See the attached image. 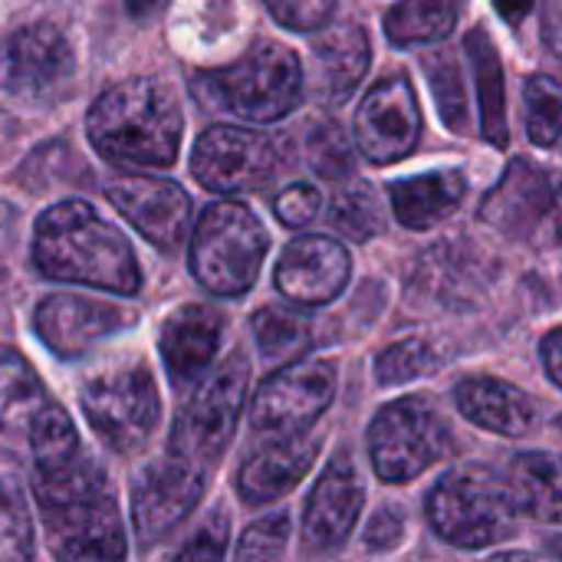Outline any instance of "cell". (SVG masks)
Listing matches in <instances>:
<instances>
[{"mask_svg":"<svg viewBox=\"0 0 562 562\" xmlns=\"http://www.w3.org/2000/svg\"><path fill=\"white\" fill-rule=\"evenodd\" d=\"M33 263L49 280L82 283L119 296H132L142 286L138 260L125 234L102 221L86 201H63L40 214Z\"/></svg>","mask_w":562,"mask_h":562,"instance_id":"6da1fadb","label":"cell"},{"mask_svg":"<svg viewBox=\"0 0 562 562\" xmlns=\"http://www.w3.org/2000/svg\"><path fill=\"white\" fill-rule=\"evenodd\" d=\"M89 142L102 158L125 168H171L184 119L178 95L161 79H125L102 92L86 119Z\"/></svg>","mask_w":562,"mask_h":562,"instance_id":"7a4b0ae2","label":"cell"},{"mask_svg":"<svg viewBox=\"0 0 562 562\" xmlns=\"http://www.w3.org/2000/svg\"><path fill=\"white\" fill-rule=\"evenodd\" d=\"M517 501L507 477L481 464L448 471L428 497L435 533L464 550H484L517 530Z\"/></svg>","mask_w":562,"mask_h":562,"instance_id":"3957f363","label":"cell"},{"mask_svg":"<svg viewBox=\"0 0 562 562\" xmlns=\"http://www.w3.org/2000/svg\"><path fill=\"white\" fill-rule=\"evenodd\" d=\"M267 227L237 201L204 207L191 237V273L214 296H240L254 286L267 257Z\"/></svg>","mask_w":562,"mask_h":562,"instance_id":"277c9868","label":"cell"},{"mask_svg":"<svg viewBox=\"0 0 562 562\" xmlns=\"http://www.w3.org/2000/svg\"><path fill=\"white\" fill-rule=\"evenodd\" d=\"M201 92L224 112L250 122L290 115L303 92V66L283 43H257L234 66L201 76Z\"/></svg>","mask_w":562,"mask_h":562,"instance_id":"5b68a950","label":"cell"},{"mask_svg":"<svg viewBox=\"0 0 562 562\" xmlns=\"http://www.w3.org/2000/svg\"><path fill=\"white\" fill-rule=\"evenodd\" d=\"M454 451L448 422L425 398L385 405L369 428V458L385 484H405Z\"/></svg>","mask_w":562,"mask_h":562,"instance_id":"8992f818","label":"cell"},{"mask_svg":"<svg viewBox=\"0 0 562 562\" xmlns=\"http://www.w3.org/2000/svg\"><path fill=\"white\" fill-rule=\"evenodd\" d=\"M247 379H250V366L240 352H234L207 382H201V389L191 395V402L175 422L168 454L211 474L214 461L224 454L240 422Z\"/></svg>","mask_w":562,"mask_h":562,"instance_id":"52a82bcc","label":"cell"},{"mask_svg":"<svg viewBox=\"0 0 562 562\" xmlns=\"http://www.w3.org/2000/svg\"><path fill=\"white\" fill-rule=\"evenodd\" d=\"M82 412L92 431L119 454L138 451L158 422V392L145 366H122L92 375L82 389Z\"/></svg>","mask_w":562,"mask_h":562,"instance_id":"ba28073f","label":"cell"},{"mask_svg":"<svg viewBox=\"0 0 562 562\" xmlns=\"http://www.w3.org/2000/svg\"><path fill=\"white\" fill-rule=\"evenodd\" d=\"M336 395V366L326 359H293L254 395L250 425L263 435L310 431Z\"/></svg>","mask_w":562,"mask_h":562,"instance_id":"9c48e42d","label":"cell"},{"mask_svg":"<svg viewBox=\"0 0 562 562\" xmlns=\"http://www.w3.org/2000/svg\"><path fill=\"white\" fill-rule=\"evenodd\" d=\"M191 171L217 194L257 191L277 175V148L254 128L211 125L191 151Z\"/></svg>","mask_w":562,"mask_h":562,"instance_id":"30bf717a","label":"cell"},{"mask_svg":"<svg viewBox=\"0 0 562 562\" xmlns=\"http://www.w3.org/2000/svg\"><path fill=\"white\" fill-rule=\"evenodd\" d=\"M352 135L356 148L375 165H392L415 151L422 138V109L412 82L398 72L379 79L356 109Z\"/></svg>","mask_w":562,"mask_h":562,"instance_id":"8fae6325","label":"cell"},{"mask_svg":"<svg viewBox=\"0 0 562 562\" xmlns=\"http://www.w3.org/2000/svg\"><path fill=\"white\" fill-rule=\"evenodd\" d=\"M76 59L49 23H30L0 46V86L23 99H46L72 79Z\"/></svg>","mask_w":562,"mask_h":562,"instance_id":"7c38bea8","label":"cell"},{"mask_svg":"<svg viewBox=\"0 0 562 562\" xmlns=\"http://www.w3.org/2000/svg\"><path fill=\"white\" fill-rule=\"evenodd\" d=\"M207 484V471L165 454L161 464L148 468L132 494V524L138 540L148 547L155 540H165L201 501Z\"/></svg>","mask_w":562,"mask_h":562,"instance_id":"4fadbf2b","label":"cell"},{"mask_svg":"<svg viewBox=\"0 0 562 562\" xmlns=\"http://www.w3.org/2000/svg\"><path fill=\"white\" fill-rule=\"evenodd\" d=\"M112 207L155 247H181L191 227V198L181 184L155 175H122L109 184Z\"/></svg>","mask_w":562,"mask_h":562,"instance_id":"5bb4252c","label":"cell"},{"mask_svg":"<svg viewBox=\"0 0 562 562\" xmlns=\"http://www.w3.org/2000/svg\"><path fill=\"white\" fill-rule=\"evenodd\" d=\"M49 547L59 560H122L125 527L115 501L99 491L92 497L43 510Z\"/></svg>","mask_w":562,"mask_h":562,"instance_id":"9a60e30c","label":"cell"},{"mask_svg":"<svg viewBox=\"0 0 562 562\" xmlns=\"http://www.w3.org/2000/svg\"><path fill=\"white\" fill-rule=\"evenodd\" d=\"M33 323L40 339L59 359H79L99 342L122 333L128 323H135V316L119 303H99V300L59 293V296H46L36 306Z\"/></svg>","mask_w":562,"mask_h":562,"instance_id":"2e32d148","label":"cell"},{"mask_svg":"<svg viewBox=\"0 0 562 562\" xmlns=\"http://www.w3.org/2000/svg\"><path fill=\"white\" fill-rule=\"evenodd\" d=\"M349 273L352 257L339 240L300 237L280 254L273 280L293 306H326L346 290Z\"/></svg>","mask_w":562,"mask_h":562,"instance_id":"e0dca14e","label":"cell"},{"mask_svg":"<svg viewBox=\"0 0 562 562\" xmlns=\"http://www.w3.org/2000/svg\"><path fill=\"white\" fill-rule=\"evenodd\" d=\"M366 487L349 458H336L316 481L303 510V547L310 553H336L359 520Z\"/></svg>","mask_w":562,"mask_h":562,"instance_id":"ac0fdd59","label":"cell"},{"mask_svg":"<svg viewBox=\"0 0 562 562\" xmlns=\"http://www.w3.org/2000/svg\"><path fill=\"white\" fill-rule=\"evenodd\" d=\"M319 454V438L300 431V435H270L267 445H260L237 474V491L247 504H273L283 494H290L313 468Z\"/></svg>","mask_w":562,"mask_h":562,"instance_id":"d6986e66","label":"cell"},{"mask_svg":"<svg viewBox=\"0 0 562 562\" xmlns=\"http://www.w3.org/2000/svg\"><path fill=\"white\" fill-rule=\"evenodd\" d=\"M550 207H553L550 178L537 165L517 158L504 171V178L487 191L481 204V217L510 237H530L547 221Z\"/></svg>","mask_w":562,"mask_h":562,"instance_id":"ffe728a7","label":"cell"},{"mask_svg":"<svg viewBox=\"0 0 562 562\" xmlns=\"http://www.w3.org/2000/svg\"><path fill=\"white\" fill-rule=\"evenodd\" d=\"M221 333H224L221 313L204 303L181 306L165 319L158 346L175 385H191L207 372L221 346Z\"/></svg>","mask_w":562,"mask_h":562,"instance_id":"44dd1931","label":"cell"},{"mask_svg":"<svg viewBox=\"0 0 562 562\" xmlns=\"http://www.w3.org/2000/svg\"><path fill=\"white\" fill-rule=\"evenodd\" d=\"M454 398L468 422H474L494 435H504V438L530 435L540 418L537 402L527 392H520L517 385H507L501 379H491V375L464 379L454 389Z\"/></svg>","mask_w":562,"mask_h":562,"instance_id":"7402d4cb","label":"cell"},{"mask_svg":"<svg viewBox=\"0 0 562 562\" xmlns=\"http://www.w3.org/2000/svg\"><path fill=\"white\" fill-rule=\"evenodd\" d=\"M392 207L395 217L412 227V231H425L441 224L445 217H451L464 194H468V178L458 168H441L431 175H415L405 181H395L392 188Z\"/></svg>","mask_w":562,"mask_h":562,"instance_id":"603a6c76","label":"cell"},{"mask_svg":"<svg viewBox=\"0 0 562 562\" xmlns=\"http://www.w3.org/2000/svg\"><path fill=\"white\" fill-rule=\"evenodd\" d=\"M369 59H372L369 33L356 20H339L326 30V36H319L316 63H319V76L333 102L349 99V92L362 82Z\"/></svg>","mask_w":562,"mask_h":562,"instance_id":"cb8c5ba5","label":"cell"},{"mask_svg":"<svg viewBox=\"0 0 562 562\" xmlns=\"http://www.w3.org/2000/svg\"><path fill=\"white\" fill-rule=\"evenodd\" d=\"M517 510L543 524H562V458L517 454L507 471Z\"/></svg>","mask_w":562,"mask_h":562,"instance_id":"d4e9b609","label":"cell"},{"mask_svg":"<svg viewBox=\"0 0 562 562\" xmlns=\"http://www.w3.org/2000/svg\"><path fill=\"white\" fill-rule=\"evenodd\" d=\"M468 53L477 79V99H481V132L491 145H507V82H504V63L487 30H471Z\"/></svg>","mask_w":562,"mask_h":562,"instance_id":"484cf974","label":"cell"},{"mask_svg":"<svg viewBox=\"0 0 562 562\" xmlns=\"http://www.w3.org/2000/svg\"><path fill=\"white\" fill-rule=\"evenodd\" d=\"M458 26L454 0H402L385 16V33L395 46L438 43Z\"/></svg>","mask_w":562,"mask_h":562,"instance_id":"4316f807","label":"cell"},{"mask_svg":"<svg viewBox=\"0 0 562 562\" xmlns=\"http://www.w3.org/2000/svg\"><path fill=\"white\" fill-rule=\"evenodd\" d=\"M49 402L33 366L13 349L0 346V428L30 425V418Z\"/></svg>","mask_w":562,"mask_h":562,"instance_id":"83f0119b","label":"cell"},{"mask_svg":"<svg viewBox=\"0 0 562 562\" xmlns=\"http://www.w3.org/2000/svg\"><path fill=\"white\" fill-rule=\"evenodd\" d=\"M26 438H30V451H33V471H53L82 454L69 415L53 398L30 418Z\"/></svg>","mask_w":562,"mask_h":562,"instance_id":"f1b7e54d","label":"cell"},{"mask_svg":"<svg viewBox=\"0 0 562 562\" xmlns=\"http://www.w3.org/2000/svg\"><path fill=\"white\" fill-rule=\"evenodd\" d=\"M329 224L346 237V240H369L382 231V204L379 194L366 181H349L342 184L333 201H329Z\"/></svg>","mask_w":562,"mask_h":562,"instance_id":"f546056e","label":"cell"},{"mask_svg":"<svg viewBox=\"0 0 562 562\" xmlns=\"http://www.w3.org/2000/svg\"><path fill=\"white\" fill-rule=\"evenodd\" d=\"M254 339L267 359H300V352L310 346V323L283 306H263L254 313Z\"/></svg>","mask_w":562,"mask_h":562,"instance_id":"4dcf8cb0","label":"cell"},{"mask_svg":"<svg viewBox=\"0 0 562 562\" xmlns=\"http://www.w3.org/2000/svg\"><path fill=\"white\" fill-rule=\"evenodd\" d=\"M524 119L533 145H557L562 138V86L553 76H530L524 89Z\"/></svg>","mask_w":562,"mask_h":562,"instance_id":"1f68e13d","label":"cell"},{"mask_svg":"<svg viewBox=\"0 0 562 562\" xmlns=\"http://www.w3.org/2000/svg\"><path fill=\"white\" fill-rule=\"evenodd\" d=\"M425 72H428V82L435 89L445 125L454 128V132L468 128V92H464V79H461V69H458L454 56H448V53L431 56Z\"/></svg>","mask_w":562,"mask_h":562,"instance_id":"d6a6232c","label":"cell"},{"mask_svg":"<svg viewBox=\"0 0 562 562\" xmlns=\"http://www.w3.org/2000/svg\"><path fill=\"white\" fill-rule=\"evenodd\" d=\"M438 369V352L422 339H405L389 346L375 359V375L382 385H405Z\"/></svg>","mask_w":562,"mask_h":562,"instance_id":"836d02e7","label":"cell"},{"mask_svg":"<svg viewBox=\"0 0 562 562\" xmlns=\"http://www.w3.org/2000/svg\"><path fill=\"white\" fill-rule=\"evenodd\" d=\"M286 540H290V517L270 514L244 530L234 553H237V560H277L286 550Z\"/></svg>","mask_w":562,"mask_h":562,"instance_id":"e575fe53","label":"cell"},{"mask_svg":"<svg viewBox=\"0 0 562 562\" xmlns=\"http://www.w3.org/2000/svg\"><path fill=\"white\" fill-rule=\"evenodd\" d=\"M33 557L30 520L13 491L0 484V560H26Z\"/></svg>","mask_w":562,"mask_h":562,"instance_id":"d590c367","label":"cell"},{"mask_svg":"<svg viewBox=\"0 0 562 562\" xmlns=\"http://www.w3.org/2000/svg\"><path fill=\"white\" fill-rule=\"evenodd\" d=\"M310 165L319 178H342L352 168V148L339 125L326 122L310 135Z\"/></svg>","mask_w":562,"mask_h":562,"instance_id":"8d00e7d4","label":"cell"},{"mask_svg":"<svg viewBox=\"0 0 562 562\" xmlns=\"http://www.w3.org/2000/svg\"><path fill=\"white\" fill-rule=\"evenodd\" d=\"M273 20L286 30H319L333 16L336 0H263Z\"/></svg>","mask_w":562,"mask_h":562,"instance_id":"74e56055","label":"cell"},{"mask_svg":"<svg viewBox=\"0 0 562 562\" xmlns=\"http://www.w3.org/2000/svg\"><path fill=\"white\" fill-rule=\"evenodd\" d=\"M273 214L286 227H306L319 214V191L313 184H290L273 198Z\"/></svg>","mask_w":562,"mask_h":562,"instance_id":"f35d334b","label":"cell"},{"mask_svg":"<svg viewBox=\"0 0 562 562\" xmlns=\"http://www.w3.org/2000/svg\"><path fill=\"white\" fill-rule=\"evenodd\" d=\"M227 550V517L217 514L211 524L198 530V537L178 553V560H221Z\"/></svg>","mask_w":562,"mask_h":562,"instance_id":"ab89813d","label":"cell"},{"mask_svg":"<svg viewBox=\"0 0 562 562\" xmlns=\"http://www.w3.org/2000/svg\"><path fill=\"white\" fill-rule=\"evenodd\" d=\"M405 537V520L395 507H382L375 514V520L369 524V533H366V550H392L398 547V540Z\"/></svg>","mask_w":562,"mask_h":562,"instance_id":"60d3db41","label":"cell"},{"mask_svg":"<svg viewBox=\"0 0 562 562\" xmlns=\"http://www.w3.org/2000/svg\"><path fill=\"white\" fill-rule=\"evenodd\" d=\"M543 36L550 53L562 63V0H543Z\"/></svg>","mask_w":562,"mask_h":562,"instance_id":"b9f144b4","label":"cell"},{"mask_svg":"<svg viewBox=\"0 0 562 562\" xmlns=\"http://www.w3.org/2000/svg\"><path fill=\"white\" fill-rule=\"evenodd\" d=\"M540 352H543V366H547L550 379L562 389V326L560 329H553V333L543 339Z\"/></svg>","mask_w":562,"mask_h":562,"instance_id":"7bdbcfd3","label":"cell"},{"mask_svg":"<svg viewBox=\"0 0 562 562\" xmlns=\"http://www.w3.org/2000/svg\"><path fill=\"white\" fill-rule=\"evenodd\" d=\"M533 0H497V10L507 23H520L527 13H530Z\"/></svg>","mask_w":562,"mask_h":562,"instance_id":"ee69618b","label":"cell"},{"mask_svg":"<svg viewBox=\"0 0 562 562\" xmlns=\"http://www.w3.org/2000/svg\"><path fill=\"white\" fill-rule=\"evenodd\" d=\"M161 3H165V0H125V10H128L132 16H148V13H155Z\"/></svg>","mask_w":562,"mask_h":562,"instance_id":"f6af8a7d","label":"cell"},{"mask_svg":"<svg viewBox=\"0 0 562 562\" xmlns=\"http://www.w3.org/2000/svg\"><path fill=\"white\" fill-rule=\"evenodd\" d=\"M550 553H553V557H562V537H560V540H553V543H550Z\"/></svg>","mask_w":562,"mask_h":562,"instance_id":"bcb514c9","label":"cell"},{"mask_svg":"<svg viewBox=\"0 0 562 562\" xmlns=\"http://www.w3.org/2000/svg\"><path fill=\"white\" fill-rule=\"evenodd\" d=\"M560 431H562V418H560Z\"/></svg>","mask_w":562,"mask_h":562,"instance_id":"7dc6e473","label":"cell"},{"mask_svg":"<svg viewBox=\"0 0 562 562\" xmlns=\"http://www.w3.org/2000/svg\"><path fill=\"white\" fill-rule=\"evenodd\" d=\"M560 201H562V188H560Z\"/></svg>","mask_w":562,"mask_h":562,"instance_id":"c3c4849f","label":"cell"}]
</instances>
